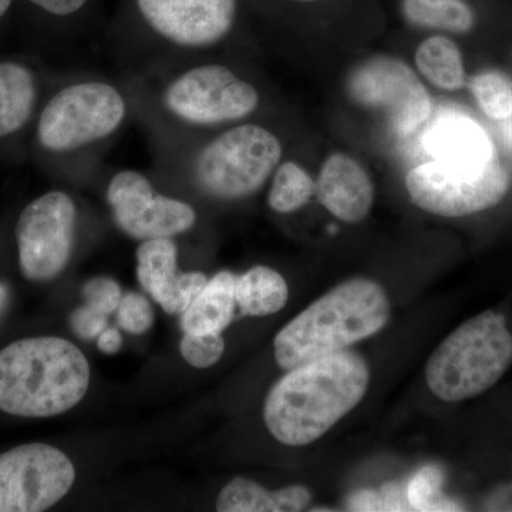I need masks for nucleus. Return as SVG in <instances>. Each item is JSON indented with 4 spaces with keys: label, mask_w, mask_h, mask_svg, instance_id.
Segmentation results:
<instances>
[{
    "label": "nucleus",
    "mask_w": 512,
    "mask_h": 512,
    "mask_svg": "<svg viewBox=\"0 0 512 512\" xmlns=\"http://www.w3.org/2000/svg\"><path fill=\"white\" fill-rule=\"evenodd\" d=\"M281 140L264 126L237 124L221 131L184 157L188 177L217 200L247 198L264 187L281 164Z\"/></svg>",
    "instance_id": "6"
},
{
    "label": "nucleus",
    "mask_w": 512,
    "mask_h": 512,
    "mask_svg": "<svg viewBox=\"0 0 512 512\" xmlns=\"http://www.w3.org/2000/svg\"><path fill=\"white\" fill-rule=\"evenodd\" d=\"M510 178L503 164L458 165L431 160L406 177L410 200L421 210L457 218L493 208L503 201Z\"/></svg>",
    "instance_id": "8"
},
{
    "label": "nucleus",
    "mask_w": 512,
    "mask_h": 512,
    "mask_svg": "<svg viewBox=\"0 0 512 512\" xmlns=\"http://www.w3.org/2000/svg\"><path fill=\"white\" fill-rule=\"evenodd\" d=\"M73 332L84 340L94 339L107 328V315L84 305L76 309L70 318Z\"/></svg>",
    "instance_id": "28"
},
{
    "label": "nucleus",
    "mask_w": 512,
    "mask_h": 512,
    "mask_svg": "<svg viewBox=\"0 0 512 512\" xmlns=\"http://www.w3.org/2000/svg\"><path fill=\"white\" fill-rule=\"evenodd\" d=\"M407 22L420 28L466 33L473 28V10L463 0H403Z\"/></svg>",
    "instance_id": "20"
},
{
    "label": "nucleus",
    "mask_w": 512,
    "mask_h": 512,
    "mask_svg": "<svg viewBox=\"0 0 512 512\" xmlns=\"http://www.w3.org/2000/svg\"><path fill=\"white\" fill-rule=\"evenodd\" d=\"M106 200L117 227L137 241L173 238L197 222L190 204L158 194L146 174L130 168L110 178Z\"/></svg>",
    "instance_id": "13"
},
{
    "label": "nucleus",
    "mask_w": 512,
    "mask_h": 512,
    "mask_svg": "<svg viewBox=\"0 0 512 512\" xmlns=\"http://www.w3.org/2000/svg\"><path fill=\"white\" fill-rule=\"evenodd\" d=\"M136 8L156 50L184 62L220 45L237 20V0H136Z\"/></svg>",
    "instance_id": "9"
},
{
    "label": "nucleus",
    "mask_w": 512,
    "mask_h": 512,
    "mask_svg": "<svg viewBox=\"0 0 512 512\" xmlns=\"http://www.w3.org/2000/svg\"><path fill=\"white\" fill-rule=\"evenodd\" d=\"M185 362L197 369H207L221 359L225 342L221 335H188L185 333L180 345Z\"/></svg>",
    "instance_id": "25"
},
{
    "label": "nucleus",
    "mask_w": 512,
    "mask_h": 512,
    "mask_svg": "<svg viewBox=\"0 0 512 512\" xmlns=\"http://www.w3.org/2000/svg\"><path fill=\"white\" fill-rule=\"evenodd\" d=\"M119 325L131 335H143L153 326L154 312L150 302L140 293H127L117 308Z\"/></svg>",
    "instance_id": "26"
},
{
    "label": "nucleus",
    "mask_w": 512,
    "mask_h": 512,
    "mask_svg": "<svg viewBox=\"0 0 512 512\" xmlns=\"http://www.w3.org/2000/svg\"><path fill=\"white\" fill-rule=\"evenodd\" d=\"M237 276L218 272L208 279L201 292L183 313L181 326L188 335H221L235 315Z\"/></svg>",
    "instance_id": "16"
},
{
    "label": "nucleus",
    "mask_w": 512,
    "mask_h": 512,
    "mask_svg": "<svg viewBox=\"0 0 512 512\" xmlns=\"http://www.w3.org/2000/svg\"><path fill=\"white\" fill-rule=\"evenodd\" d=\"M83 298L90 308L109 316L110 313L117 311L123 295H121L120 285L114 279L99 276V278L90 279L83 286Z\"/></svg>",
    "instance_id": "27"
},
{
    "label": "nucleus",
    "mask_w": 512,
    "mask_h": 512,
    "mask_svg": "<svg viewBox=\"0 0 512 512\" xmlns=\"http://www.w3.org/2000/svg\"><path fill=\"white\" fill-rule=\"evenodd\" d=\"M37 100L35 74L16 62H0V138L26 126Z\"/></svg>",
    "instance_id": "17"
},
{
    "label": "nucleus",
    "mask_w": 512,
    "mask_h": 512,
    "mask_svg": "<svg viewBox=\"0 0 512 512\" xmlns=\"http://www.w3.org/2000/svg\"><path fill=\"white\" fill-rule=\"evenodd\" d=\"M390 303L382 286L352 279L313 302L276 335L278 365L285 370L345 352L386 326Z\"/></svg>",
    "instance_id": "3"
},
{
    "label": "nucleus",
    "mask_w": 512,
    "mask_h": 512,
    "mask_svg": "<svg viewBox=\"0 0 512 512\" xmlns=\"http://www.w3.org/2000/svg\"><path fill=\"white\" fill-rule=\"evenodd\" d=\"M501 123H503L501 124V134H503L505 146L512 151V116L501 121Z\"/></svg>",
    "instance_id": "33"
},
{
    "label": "nucleus",
    "mask_w": 512,
    "mask_h": 512,
    "mask_svg": "<svg viewBox=\"0 0 512 512\" xmlns=\"http://www.w3.org/2000/svg\"><path fill=\"white\" fill-rule=\"evenodd\" d=\"M37 8L45 10L57 18H69L77 15L87 5L89 0H29Z\"/></svg>",
    "instance_id": "30"
},
{
    "label": "nucleus",
    "mask_w": 512,
    "mask_h": 512,
    "mask_svg": "<svg viewBox=\"0 0 512 512\" xmlns=\"http://www.w3.org/2000/svg\"><path fill=\"white\" fill-rule=\"evenodd\" d=\"M419 72L443 90H457L466 82L460 49L453 40L433 36L421 43L416 53Z\"/></svg>",
    "instance_id": "19"
},
{
    "label": "nucleus",
    "mask_w": 512,
    "mask_h": 512,
    "mask_svg": "<svg viewBox=\"0 0 512 512\" xmlns=\"http://www.w3.org/2000/svg\"><path fill=\"white\" fill-rule=\"evenodd\" d=\"M470 87L485 116L497 121L512 116V83L503 74H478L471 79Z\"/></svg>",
    "instance_id": "23"
},
{
    "label": "nucleus",
    "mask_w": 512,
    "mask_h": 512,
    "mask_svg": "<svg viewBox=\"0 0 512 512\" xmlns=\"http://www.w3.org/2000/svg\"><path fill=\"white\" fill-rule=\"evenodd\" d=\"M444 474L441 468H420L407 485L406 497L412 511H461L456 503L441 500Z\"/></svg>",
    "instance_id": "24"
},
{
    "label": "nucleus",
    "mask_w": 512,
    "mask_h": 512,
    "mask_svg": "<svg viewBox=\"0 0 512 512\" xmlns=\"http://www.w3.org/2000/svg\"><path fill=\"white\" fill-rule=\"evenodd\" d=\"M348 87L356 103L380 111L402 136L413 134L430 119L429 93L402 60L373 57L357 67Z\"/></svg>",
    "instance_id": "12"
},
{
    "label": "nucleus",
    "mask_w": 512,
    "mask_h": 512,
    "mask_svg": "<svg viewBox=\"0 0 512 512\" xmlns=\"http://www.w3.org/2000/svg\"><path fill=\"white\" fill-rule=\"evenodd\" d=\"M299 2H312V0H299Z\"/></svg>",
    "instance_id": "36"
},
{
    "label": "nucleus",
    "mask_w": 512,
    "mask_h": 512,
    "mask_svg": "<svg viewBox=\"0 0 512 512\" xmlns=\"http://www.w3.org/2000/svg\"><path fill=\"white\" fill-rule=\"evenodd\" d=\"M288 295L284 276L268 266H254L237 278L235 298L244 315L256 318L274 315L284 309Z\"/></svg>",
    "instance_id": "18"
},
{
    "label": "nucleus",
    "mask_w": 512,
    "mask_h": 512,
    "mask_svg": "<svg viewBox=\"0 0 512 512\" xmlns=\"http://www.w3.org/2000/svg\"><path fill=\"white\" fill-rule=\"evenodd\" d=\"M137 276L144 291L167 313L187 311L208 281L202 272H178V248L173 238L141 241Z\"/></svg>",
    "instance_id": "14"
},
{
    "label": "nucleus",
    "mask_w": 512,
    "mask_h": 512,
    "mask_svg": "<svg viewBox=\"0 0 512 512\" xmlns=\"http://www.w3.org/2000/svg\"><path fill=\"white\" fill-rule=\"evenodd\" d=\"M215 507L220 512H285L284 488L271 493L255 481L234 478L222 488Z\"/></svg>",
    "instance_id": "22"
},
{
    "label": "nucleus",
    "mask_w": 512,
    "mask_h": 512,
    "mask_svg": "<svg viewBox=\"0 0 512 512\" xmlns=\"http://www.w3.org/2000/svg\"><path fill=\"white\" fill-rule=\"evenodd\" d=\"M349 511H387L382 490H360L350 495Z\"/></svg>",
    "instance_id": "29"
},
{
    "label": "nucleus",
    "mask_w": 512,
    "mask_h": 512,
    "mask_svg": "<svg viewBox=\"0 0 512 512\" xmlns=\"http://www.w3.org/2000/svg\"><path fill=\"white\" fill-rule=\"evenodd\" d=\"M316 194L330 214L350 224L365 220L375 201L369 174L346 154H333L325 161Z\"/></svg>",
    "instance_id": "15"
},
{
    "label": "nucleus",
    "mask_w": 512,
    "mask_h": 512,
    "mask_svg": "<svg viewBox=\"0 0 512 512\" xmlns=\"http://www.w3.org/2000/svg\"><path fill=\"white\" fill-rule=\"evenodd\" d=\"M316 192L311 175L293 161L278 165L272 178L268 204L278 214H292L308 204Z\"/></svg>",
    "instance_id": "21"
},
{
    "label": "nucleus",
    "mask_w": 512,
    "mask_h": 512,
    "mask_svg": "<svg viewBox=\"0 0 512 512\" xmlns=\"http://www.w3.org/2000/svg\"><path fill=\"white\" fill-rule=\"evenodd\" d=\"M369 366L350 352L293 367L266 397V427L285 446H308L362 402Z\"/></svg>",
    "instance_id": "1"
},
{
    "label": "nucleus",
    "mask_w": 512,
    "mask_h": 512,
    "mask_svg": "<svg viewBox=\"0 0 512 512\" xmlns=\"http://www.w3.org/2000/svg\"><path fill=\"white\" fill-rule=\"evenodd\" d=\"M77 207L64 191L30 202L16 224L20 271L30 281L56 278L69 264L76 237Z\"/></svg>",
    "instance_id": "10"
},
{
    "label": "nucleus",
    "mask_w": 512,
    "mask_h": 512,
    "mask_svg": "<svg viewBox=\"0 0 512 512\" xmlns=\"http://www.w3.org/2000/svg\"><path fill=\"white\" fill-rule=\"evenodd\" d=\"M76 480L70 458L59 448L33 443L0 454V512L49 510Z\"/></svg>",
    "instance_id": "11"
},
{
    "label": "nucleus",
    "mask_w": 512,
    "mask_h": 512,
    "mask_svg": "<svg viewBox=\"0 0 512 512\" xmlns=\"http://www.w3.org/2000/svg\"><path fill=\"white\" fill-rule=\"evenodd\" d=\"M9 301V291L5 285H0V316H2L3 311L6 309V305H8Z\"/></svg>",
    "instance_id": "34"
},
{
    "label": "nucleus",
    "mask_w": 512,
    "mask_h": 512,
    "mask_svg": "<svg viewBox=\"0 0 512 512\" xmlns=\"http://www.w3.org/2000/svg\"><path fill=\"white\" fill-rule=\"evenodd\" d=\"M121 345H123V338L117 329L106 328L97 336V346L106 355H114L119 352Z\"/></svg>",
    "instance_id": "32"
},
{
    "label": "nucleus",
    "mask_w": 512,
    "mask_h": 512,
    "mask_svg": "<svg viewBox=\"0 0 512 512\" xmlns=\"http://www.w3.org/2000/svg\"><path fill=\"white\" fill-rule=\"evenodd\" d=\"M485 511H512V483L495 488L484 503Z\"/></svg>",
    "instance_id": "31"
},
{
    "label": "nucleus",
    "mask_w": 512,
    "mask_h": 512,
    "mask_svg": "<svg viewBox=\"0 0 512 512\" xmlns=\"http://www.w3.org/2000/svg\"><path fill=\"white\" fill-rule=\"evenodd\" d=\"M130 104L116 84L79 79L53 94L37 121L40 147L52 154L87 153L111 140L128 119Z\"/></svg>",
    "instance_id": "7"
},
{
    "label": "nucleus",
    "mask_w": 512,
    "mask_h": 512,
    "mask_svg": "<svg viewBox=\"0 0 512 512\" xmlns=\"http://www.w3.org/2000/svg\"><path fill=\"white\" fill-rule=\"evenodd\" d=\"M154 104L165 124L194 134L247 119L261 94L225 64L188 60L164 74Z\"/></svg>",
    "instance_id": "4"
},
{
    "label": "nucleus",
    "mask_w": 512,
    "mask_h": 512,
    "mask_svg": "<svg viewBox=\"0 0 512 512\" xmlns=\"http://www.w3.org/2000/svg\"><path fill=\"white\" fill-rule=\"evenodd\" d=\"M10 5H12V0H0V18H2L3 15H6Z\"/></svg>",
    "instance_id": "35"
},
{
    "label": "nucleus",
    "mask_w": 512,
    "mask_h": 512,
    "mask_svg": "<svg viewBox=\"0 0 512 512\" xmlns=\"http://www.w3.org/2000/svg\"><path fill=\"white\" fill-rule=\"evenodd\" d=\"M89 386V362L69 340L39 336L0 350V410L10 416H59L82 402Z\"/></svg>",
    "instance_id": "2"
},
{
    "label": "nucleus",
    "mask_w": 512,
    "mask_h": 512,
    "mask_svg": "<svg viewBox=\"0 0 512 512\" xmlns=\"http://www.w3.org/2000/svg\"><path fill=\"white\" fill-rule=\"evenodd\" d=\"M512 365V335L500 313L474 316L448 335L426 366L434 396L454 403L487 392Z\"/></svg>",
    "instance_id": "5"
}]
</instances>
